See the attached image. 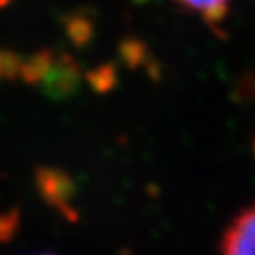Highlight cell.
I'll return each instance as SVG.
<instances>
[{
	"mask_svg": "<svg viewBox=\"0 0 255 255\" xmlns=\"http://www.w3.org/2000/svg\"><path fill=\"white\" fill-rule=\"evenodd\" d=\"M222 255H255V206L232 220L222 239Z\"/></svg>",
	"mask_w": 255,
	"mask_h": 255,
	"instance_id": "obj_1",
	"label": "cell"
},
{
	"mask_svg": "<svg viewBox=\"0 0 255 255\" xmlns=\"http://www.w3.org/2000/svg\"><path fill=\"white\" fill-rule=\"evenodd\" d=\"M46 255H52V254H46Z\"/></svg>",
	"mask_w": 255,
	"mask_h": 255,
	"instance_id": "obj_3",
	"label": "cell"
},
{
	"mask_svg": "<svg viewBox=\"0 0 255 255\" xmlns=\"http://www.w3.org/2000/svg\"><path fill=\"white\" fill-rule=\"evenodd\" d=\"M181 7L202 18L215 30L222 28L229 16V7L232 0H175Z\"/></svg>",
	"mask_w": 255,
	"mask_h": 255,
	"instance_id": "obj_2",
	"label": "cell"
}]
</instances>
